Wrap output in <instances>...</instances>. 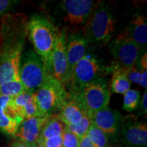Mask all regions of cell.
<instances>
[{
  "instance_id": "obj_6",
  "label": "cell",
  "mask_w": 147,
  "mask_h": 147,
  "mask_svg": "<svg viewBox=\"0 0 147 147\" xmlns=\"http://www.w3.org/2000/svg\"><path fill=\"white\" fill-rule=\"evenodd\" d=\"M108 45L115 63L113 67L128 69L137 65L142 53L127 29L116 36Z\"/></svg>"
},
{
  "instance_id": "obj_34",
  "label": "cell",
  "mask_w": 147,
  "mask_h": 147,
  "mask_svg": "<svg viewBox=\"0 0 147 147\" xmlns=\"http://www.w3.org/2000/svg\"><path fill=\"white\" fill-rule=\"evenodd\" d=\"M0 147H1V146H0Z\"/></svg>"
},
{
  "instance_id": "obj_21",
  "label": "cell",
  "mask_w": 147,
  "mask_h": 147,
  "mask_svg": "<svg viewBox=\"0 0 147 147\" xmlns=\"http://www.w3.org/2000/svg\"><path fill=\"white\" fill-rule=\"evenodd\" d=\"M95 147H110V139L106 134L91 123L87 134Z\"/></svg>"
},
{
  "instance_id": "obj_23",
  "label": "cell",
  "mask_w": 147,
  "mask_h": 147,
  "mask_svg": "<svg viewBox=\"0 0 147 147\" xmlns=\"http://www.w3.org/2000/svg\"><path fill=\"white\" fill-rule=\"evenodd\" d=\"M140 102V93L135 89H129L123 94V110L131 112L138 107Z\"/></svg>"
},
{
  "instance_id": "obj_15",
  "label": "cell",
  "mask_w": 147,
  "mask_h": 147,
  "mask_svg": "<svg viewBox=\"0 0 147 147\" xmlns=\"http://www.w3.org/2000/svg\"><path fill=\"white\" fill-rule=\"evenodd\" d=\"M88 45L87 40L80 33L72 34L67 39L66 38V55L69 79L75 66L87 54Z\"/></svg>"
},
{
  "instance_id": "obj_4",
  "label": "cell",
  "mask_w": 147,
  "mask_h": 147,
  "mask_svg": "<svg viewBox=\"0 0 147 147\" xmlns=\"http://www.w3.org/2000/svg\"><path fill=\"white\" fill-rule=\"evenodd\" d=\"M70 95L78 101L91 118L95 113L108 107L111 95L109 82L100 77L84 86L76 94Z\"/></svg>"
},
{
  "instance_id": "obj_33",
  "label": "cell",
  "mask_w": 147,
  "mask_h": 147,
  "mask_svg": "<svg viewBox=\"0 0 147 147\" xmlns=\"http://www.w3.org/2000/svg\"><path fill=\"white\" fill-rule=\"evenodd\" d=\"M39 147H47V146H39Z\"/></svg>"
},
{
  "instance_id": "obj_22",
  "label": "cell",
  "mask_w": 147,
  "mask_h": 147,
  "mask_svg": "<svg viewBox=\"0 0 147 147\" xmlns=\"http://www.w3.org/2000/svg\"><path fill=\"white\" fill-rule=\"evenodd\" d=\"M130 82L142 86L145 89L147 87V71L142 70L137 65L128 69H123Z\"/></svg>"
},
{
  "instance_id": "obj_11",
  "label": "cell",
  "mask_w": 147,
  "mask_h": 147,
  "mask_svg": "<svg viewBox=\"0 0 147 147\" xmlns=\"http://www.w3.org/2000/svg\"><path fill=\"white\" fill-rule=\"evenodd\" d=\"M95 5L91 0H63L60 3L64 20L73 26L85 23Z\"/></svg>"
},
{
  "instance_id": "obj_1",
  "label": "cell",
  "mask_w": 147,
  "mask_h": 147,
  "mask_svg": "<svg viewBox=\"0 0 147 147\" xmlns=\"http://www.w3.org/2000/svg\"><path fill=\"white\" fill-rule=\"evenodd\" d=\"M27 16L22 13L5 14L0 22V84L20 78L19 70L27 37Z\"/></svg>"
},
{
  "instance_id": "obj_26",
  "label": "cell",
  "mask_w": 147,
  "mask_h": 147,
  "mask_svg": "<svg viewBox=\"0 0 147 147\" xmlns=\"http://www.w3.org/2000/svg\"><path fill=\"white\" fill-rule=\"evenodd\" d=\"M62 138V147H78L80 139L65 127Z\"/></svg>"
},
{
  "instance_id": "obj_8",
  "label": "cell",
  "mask_w": 147,
  "mask_h": 147,
  "mask_svg": "<svg viewBox=\"0 0 147 147\" xmlns=\"http://www.w3.org/2000/svg\"><path fill=\"white\" fill-rule=\"evenodd\" d=\"M103 71L104 68L100 62L91 55L86 54L76 64L71 73L69 80L71 82V95L76 94L84 86L102 77Z\"/></svg>"
},
{
  "instance_id": "obj_12",
  "label": "cell",
  "mask_w": 147,
  "mask_h": 147,
  "mask_svg": "<svg viewBox=\"0 0 147 147\" xmlns=\"http://www.w3.org/2000/svg\"><path fill=\"white\" fill-rule=\"evenodd\" d=\"M91 123L104 131L108 137L116 136L122 125L123 116L118 110L108 107L92 115Z\"/></svg>"
},
{
  "instance_id": "obj_9",
  "label": "cell",
  "mask_w": 147,
  "mask_h": 147,
  "mask_svg": "<svg viewBox=\"0 0 147 147\" xmlns=\"http://www.w3.org/2000/svg\"><path fill=\"white\" fill-rule=\"evenodd\" d=\"M48 75L53 77L63 85L69 80L68 65L66 55V34L60 30L59 36L51 55Z\"/></svg>"
},
{
  "instance_id": "obj_25",
  "label": "cell",
  "mask_w": 147,
  "mask_h": 147,
  "mask_svg": "<svg viewBox=\"0 0 147 147\" xmlns=\"http://www.w3.org/2000/svg\"><path fill=\"white\" fill-rule=\"evenodd\" d=\"M23 117L24 119L33 118V117H45L41 113L39 108H38L35 94L34 97L27 103V105L23 108Z\"/></svg>"
},
{
  "instance_id": "obj_28",
  "label": "cell",
  "mask_w": 147,
  "mask_h": 147,
  "mask_svg": "<svg viewBox=\"0 0 147 147\" xmlns=\"http://www.w3.org/2000/svg\"><path fill=\"white\" fill-rule=\"evenodd\" d=\"M18 3V1L14 0H0V18H1L5 14L9 13V11Z\"/></svg>"
},
{
  "instance_id": "obj_20",
  "label": "cell",
  "mask_w": 147,
  "mask_h": 147,
  "mask_svg": "<svg viewBox=\"0 0 147 147\" xmlns=\"http://www.w3.org/2000/svg\"><path fill=\"white\" fill-rule=\"evenodd\" d=\"M27 91L20 78L10 79L0 84V96L14 97Z\"/></svg>"
},
{
  "instance_id": "obj_16",
  "label": "cell",
  "mask_w": 147,
  "mask_h": 147,
  "mask_svg": "<svg viewBox=\"0 0 147 147\" xmlns=\"http://www.w3.org/2000/svg\"><path fill=\"white\" fill-rule=\"evenodd\" d=\"M59 111V113L56 115L65 125H71L78 123L86 115H87L78 101L70 95Z\"/></svg>"
},
{
  "instance_id": "obj_24",
  "label": "cell",
  "mask_w": 147,
  "mask_h": 147,
  "mask_svg": "<svg viewBox=\"0 0 147 147\" xmlns=\"http://www.w3.org/2000/svg\"><path fill=\"white\" fill-rule=\"evenodd\" d=\"M91 125V119L86 115L80 122L76 125H65V127L71 133L78 136L79 138H82L84 136L87 135L89 127Z\"/></svg>"
},
{
  "instance_id": "obj_27",
  "label": "cell",
  "mask_w": 147,
  "mask_h": 147,
  "mask_svg": "<svg viewBox=\"0 0 147 147\" xmlns=\"http://www.w3.org/2000/svg\"><path fill=\"white\" fill-rule=\"evenodd\" d=\"M37 146H38V147H62L61 136L50 138L43 141H38V142H37Z\"/></svg>"
},
{
  "instance_id": "obj_31",
  "label": "cell",
  "mask_w": 147,
  "mask_h": 147,
  "mask_svg": "<svg viewBox=\"0 0 147 147\" xmlns=\"http://www.w3.org/2000/svg\"><path fill=\"white\" fill-rule=\"evenodd\" d=\"M78 147H95L87 135L80 138Z\"/></svg>"
},
{
  "instance_id": "obj_35",
  "label": "cell",
  "mask_w": 147,
  "mask_h": 147,
  "mask_svg": "<svg viewBox=\"0 0 147 147\" xmlns=\"http://www.w3.org/2000/svg\"><path fill=\"white\" fill-rule=\"evenodd\" d=\"M37 147H38V146H37Z\"/></svg>"
},
{
  "instance_id": "obj_13",
  "label": "cell",
  "mask_w": 147,
  "mask_h": 147,
  "mask_svg": "<svg viewBox=\"0 0 147 147\" xmlns=\"http://www.w3.org/2000/svg\"><path fill=\"white\" fill-rule=\"evenodd\" d=\"M50 116L24 119L16 132L15 136L29 147L37 146V141L43 126Z\"/></svg>"
},
{
  "instance_id": "obj_19",
  "label": "cell",
  "mask_w": 147,
  "mask_h": 147,
  "mask_svg": "<svg viewBox=\"0 0 147 147\" xmlns=\"http://www.w3.org/2000/svg\"><path fill=\"white\" fill-rule=\"evenodd\" d=\"M112 80L110 84V90L111 93L124 94L130 89L131 82L128 80L123 69L112 67Z\"/></svg>"
},
{
  "instance_id": "obj_7",
  "label": "cell",
  "mask_w": 147,
  "mask_h": 147,
  "mask_svg": "<svg viewBox=\"0 0 147 147\" xmlns=\"http://www.w3.org/2000/svg\"><path fill=\"white\" fill-rule=\"evenodd\" d=\"M49 76L45 63L30 49L23 53L20 64L19 77L28 91L34 92L45 83Z\"/></svg>"
},
{
  "instance_id": "obj_14",
  "label": "cell",
  "mask_w": 147,
  "mask_h": 147,
  "mask_svg": "<svg viewBox=\"0 0 147 147\" xmlns=\"http://www.w3.org/2000/svg\"><path fill=\"white\" fill-rule=\"evenodd\" d=\"M11 98L0 96V130L7 135L15 136L18 127L24 119L13 108Z\"/></svg>"
},
{
  "instance_id": "obj_2",
  "label": "cell",
  "mask_w": 147,
  "mask_h": 147,
  "mask_svg": "<svg viewBox=\"0 0 147 147\" xmlns=\"http://www.w3.org/2000/svg\"><path fill=\"white\" fill-rule=\"evenodd\" d=\"M27 29L33 51L43 61L48 73L51 55L60 30L50 18L42 15H34L28 20Z\"/></svg>"
},
{
  "instance_id": "obj_18",
  "label": "cell",
  "mask_w": 147,
  "mask_h": 147,
  "mask_svg": "<svg viewBox=\"0 0 147 147\" xmlns=\"http://www.w3.org/2000/svg\"><path fill=\"white\" fill-rule=\"evenodd\" d=\"M65 125L55 115H51L42 127L38 141H43L50 138L61 136L63 134Z\"/></svg>"
},
{
  "instance_id": "obj_30",
  "label": "cell",
  "mask_w": 147,
  "mask_h": 147,
  "mask_svg": "<svg viewBox=\"0 0 147 147\" xmlns=\"http://www.w3.org/2000/svg\"><path fill=\"white\" fill-rule=\"evenodd\" d=\"M139 105H140V108L143 114H144L145 117H146L147 113V91L146 89L145 90L144 94H143L142 98L141 100V102H140Z\"/></svg>"
},
{
  "instance_id": "obj_10",
  "label": "cell",
  "mask_w": 147,
  "mask_h": 147,
  "mask_svg": "<svg viewBox=\"0 0 147 147\" xmlns=\"http://www.w3.org/2000/svg\"><path fill=\"white\" fill-rule=\"evenodd\" d=\"M121 127V142L127 147H146L147 125L134 117H127Z\"/></svg>"
},
{
  "instance_id": "obj_5",
  "label": "cell",
  "mask_w": 147,
  "mask_h": 147,
  "mask_svg": "<svg viewBox=\"0 0 147 147\" xmlns=\"http://www.w3.org/2000/svg\"><path fill=\"white\" fill-rule=\"evenodd\" d=\"M35 95L38 108L44 116L55 115L69 96L65 85L51 76L47 77Z\"/></svg>"
},
{
  "instance_id": "obj_32",
  "label": "cell",
  "mask_w": 147,
  "mask_h": 147,
  "mask_svg": "<svg viewBox=\"0 0 147 147\" xmlns=\"http://www.w3.org/2000/svg\"><path fill=\"white\" fill-rule=\"evenodd\" d=\"M11 147H29V146H28V145L25 144V143L22 142L19 140H17L12 144V146Z\"/></svg>"
},
{
  "instance_id": "obj_3",
  "label": "cell",
  "mask_w": 147,
  "mask_h": 147,
  "mask_svg": "<svg viewBox=\"0 0 147 147\" xmlns=\"http://www.w3.org/2000/svg\"><path fill=\"white\" fill-rule=\"evenodd\" d=\"M116 26L117 20L112 9L106 3H98L84 23L83 35L88 43L102 47L115 38Z\"/></svg>"
},
{
  "instance_id": "obj_17",
  "label": "cell",
  "mask_w": 147,
  "mask_h": 147,
  "mask_svg": "<svg viewBox=\"0 0 147 147\" xmlns=\"http://www.w3.org/2000/svg\"><path fill=\"white\" fill-rule=\"evenodd\" d=\"M126 29L131 39L139 47L142 54L146 52L147 23L146 17L143 14H134Z\"/></svg>"
},
{
  "instance_id": "obj_29",
  "label": "cell",
  "mask_w": 147,
  "mask_h": 147,
  "mask_svg": "<svg viewBox=\"0 0 147 147\" xmlns=\"http://www.w3.org/2000/svg\"><path fill=\"white\" fill-rule=\"evenodd\" d=\"M138 67L142 70H147V53L145 52L140 57L137 65Z\"/></svg>"
}]
</instances>
